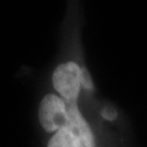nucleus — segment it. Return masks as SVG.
Wrapping results in <instances>:
<instances>
[{
	"label": "nucleus",
	"instance_id": "nucleus-4",
	"mask_svg": "<svg viewBox=\"0 0 147 147\" xmlns=\"http://www.w3.org/2000/svg\"><path fill=\"white\" fill-rule=\"evenodd\" d=\"M80 82H81V86H84L86 90H92L93 88V82L91 80V76L87 69L85 67H81V71H80Z\"/></svg>",
	"mask_w": 147,
	"mask_h": 147
},
{
	"label": "nucleus",
	"instance_id": "nucleus-2",
	"mask_svg": "<svg viewBox=\"0 0 147 147\" xmlns=\"http://www.w3.org/2000/svg\"><path fill=\"white\" fill-rule=\"evenodd\" d=\"M39 121L48 132H55L69 121L67 105L64 99L54 94H48L39 105Z\"/></svg>",
	"mask_w": 147,
	"mask_h": 147
},
{
	"label": "nucleus",
	"instance_id": "nucleus-3",
	"mask_svg": "<svg viewBox=\"0 0 147 147\" xmlns=\"http://www.w3.org/2000/svg\"><path fill=\"white\" fill-rule=\"evenodd\" d=\"M80 71L81 67L76 63H65L59 65L53 74V85L64 100L75 102L80 93Z\"/></svg>",
	"mask_w": 147,
	"mask_h": 147
},
{
	"label": "nucleus",
	"instance_id": "nucleus-1",
	"mask_svg": "<svg viewBox=\"0 0 147 147\" xmlns=\"http://www.w3.org/2000/svg\"><path fill=\"white\" fill-rule=\"evenodd\" d=\"M65 102L69 112V121L50 139L48 147H94L90 125L77 109L76 100Z\"/></svg>",
	"mask_w": 147,
	"mask_h": 147
},
{
	"label": "nucleus",
	"instance_id": "nucleus-5",
	"mask_svg": "<svg viewBox=\"0 0 147 147\" xmlns=\"http://www.w3.org/2000/svg\"><path fill=\"white\" fill-rule=\"evenodd\" d=\"M102 117L105 118L107 120H114L117 118V110L113 107H105L102 110Z\"/></svg>",
	"mask_w": 147,
	"mask_h": 147
}]
</instances>
